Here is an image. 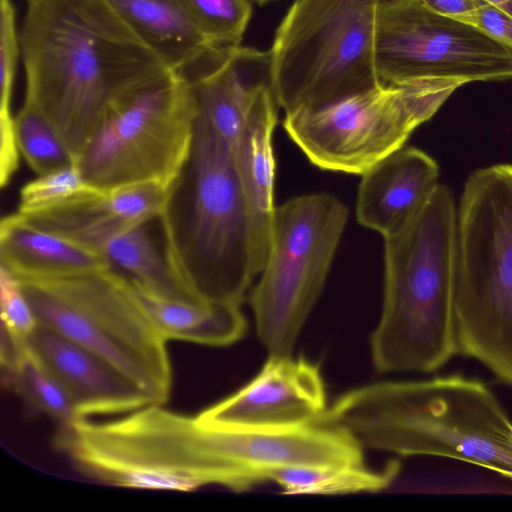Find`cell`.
I'll return each instance as SVG.
<instances>
[{
    "instance_id": "obj_2",
    "label": "cell",
    "mask_w": 512,
    "mask_h": 512,
    "mask_svg": "<svg viewBox=\"0 0 512 512\" xmlns=\"http://www.w3.org/2000/svg\"><path fill=\"white\" fill-rule=\"evenodd\" d=\"M324 415L363 448L453 458L512 481V421L481 380L454 373L367 384Z\"/></svg>"
},
{
    "instance_id": "obj_8",
    "label": "cell",
    "mask_w": 512,
    "mask_h": 512,
    "mask_svg": "<svg viewBox=\"0 0 512 512\" xmlns=\"http://www.w3.org/2000/svg\"><path fill=\"white\" fill-rule=\"evenodd\" d=\"M380 0H295L272 47L276 98L286 114L316 109L381 83L374 63Z\"/></svg>"
},
{
    "instance_id": "obj_23",
    "label": "cell",
    "mask_w": 512,
    "mask_h": 512,
    "mask_svg": "<svg viewBox=\"0 0 512 512\" xmlns=\"http://www.w3.org/2000/svg\"><path fill=\"white\" fill-rule=\"evenodd\" d=\"M14 121L20 154L38 176L75 165L62 137L42 114L23 105Z\"/></svg>"
},
{
    "instance_id": "obj_6",
    "label": "cell",
    "mask_w": 512,
    "mask_h": 512,
    "mask_svg": "<svg viewBox=\"0 0 512 512\" xmlns=\"http://www.w3.org/2000/svg\"><path fill=\"white\" fill-rule=\"evenodd\" d=\"M18 280L39 324L101 357L151 404L168 402L173 373L167 340L121 274L109 268Z\"/></svg>"
},
{
    "instance_id": "obj_9",
    "label": "cell",
    "mask_w": 512,
    "mask_h": 512,
    "mask_svg": "<svg viewBox=\"0 0 512 512\" xmlns=\"http://www.w3.org/2000/svg\"><path fill=\"white\" fill-rule=\"evenodd\" d=\"M196 114L188 81L168 71L108 103L75 165L101 190L142 182L168 189L188 159Z\"/></svg>"
},
{
    "instance_id": "obj_27",
    "label": "cell",
    "mask_w": 512,
    "mask_h": 512,
    "mask_svg": "<svg viewBox=\"0 0 512 512\" xmlns=\"http://www.w3.org/2000/svg\"><path fill=\"white\" fill-rule=\"evenodd\" d=\"M19 52L15 7L11 0H0V120L14 118L11 98Z\"/></svg>"
},
{
    "instance_id": "obj_1",
    "label": "cell",
    "mask_w": 512,
    "mask_h": 512,
    "mask_svg": "<svg viewBox=\"0 0 512 512\" xmlns=\"http://www.w3.org/2000/svg\"><path fill=\"white\" fill-rule=\"evenodd\" d=\"M23 105L57 130L74 162L108 103L170 70L106 0H26Z\"/></svg>"
},
{
    "instance_id": "obj_11",
    "label": "cell",
    "mask_w": 512,
    "mask_h": 512,
    "mask_svg": "<svg viewBox=\"0 0 512 512\" xmlns=\"http://www.w3.org/2000/svg\"><path fill=\"white\" fill-rule=\"evenodd\" d=\"M462 85L447 79L382 83L320 108L286 114L283 127L315 166L362 175L403 147Z\"/></svg>"
},
{
    "instance_id": "obj_16",
    "label": "cell",
    "mask_w": 512,
    "mask_h": 512,
    "mask_svg": "<svg viewBox=\"0 0 512 512\" xmlns=\"http://www.w3.org/2000/svg\"><path fill=\"white\" fill-rule=\"evenodd\" d=\"M278 107L274 88L264 91L255 102L234 147L248 210L254 276L263 271L268 258L276 208L273 202L275 161L272 133Z\"/></svg>"
},
{
    "instance_id": "obj_12",
    "label": "cell",
    "mask_w": 512,
    "mask_h": 512,
    "mask_svg": "<svg viewBox=\"0 0 512 512\" xmlns=\"http://www.w3.org/2000/svg\"><path fill=\"white\" fill-rule=\"evenodd\" d=\"M374 63L381 83L512 79V50L477 27L428 10L419 0H380Z\"/></svg>"
},
{
    "instance_id": "obj_18",
    "label": "cell",
    "mask_w": 512,
    "mask_h": 512,
    "mask_svg": "<svg viewBox=\"0 0 512 512\" xmlns=\"http://www.w3.org/2000/svg\"><path fill=\"white\" fill-rule=\"evenodd\" d=\"M131 32L170 71L182 73L214 47L180 0H106Z\"/></svg>"
},
{
    "instance_id": "obj_24",
    "label": "cell",
    "mask_w": 512,
    "mask_h": 512,
    "mask_svg": "<svg viewBox=\"0 0 512 512\" xmlns=\"http://www.w3.org/2000/svg\"><path fill=\"white\" fill-rule=\"evenodd\" d=\"M186 12L214 46H239L252 14L249 0H180Z\"/></svg>"
},
{
    "instance_id": "obj_3",
    "label": "cell",
    "mask_w": 512,
    "mask_h": 512,
    "mask_svg": "<svg viewBox=\"0 0 512 512\" xmlns=\"http://www.w3.org/2000/svg\"><path fill=\"white\" fill-rule=\"evenodd\" d=\"M157 219L183 288L197 301L240 305L254 277L248 210L233 147L198 112L188 159Z\"/></svg>"
},
{
    "instance_id": "obj_5",
    "label": "cell",
    "mask_w": 512,
    "mask_h": 512,
    "mask_svg": "<svg viewBox=\"0 0 512 512\" xmlns=\"http://www.w3.org/2000/svg\"><path fill=\"white\" fill-rule=\"evenodd\" d=\"M458 353L512 385V164L475 170L457 209Z\"/></svg>"
},
{
    "instance_id": "obj_7",
    "label": "cell",
    "mask_w": 512,
    "mask_h": 512,
    "mask_svg": "<svg viewBox=\"0 0 512 512\" xmlns=\"http://www.w3.org/2000/svg\"><path fill=\"white\" fill-rule=\"evenodd\" d=\"M54 442L82 474L107 485L179 492L218 486L202 424L164 405L106 421L77 419L59 427Z\"/></svg>"
},
{
    "instance_id": "obj_13",
    "label": "cell",
    "mask_w": 512,
    "mask_h": 512,
    "mask_svg": "<svg viewBox=\"0 0 512 512\" xmlns=\"http://www.w3.org/2000/svg\"><path fill=\"white\" fill-rule=\"evenodd\" d=\"M319 367L289 356L269 358L245 386L197 416L206 425L289 428L318 419L326 411Z\"/></svg>"
},
{
    "instance_id": "obj_30",
    "label": "cell",
    "mask_w": 512,
    "mask_h": 512,
    "mask_svg": "<svg viewBox=\"0 0 512 512\" xmlns=\"http://www.w3.org/2000/svg\"><path fill=\"white\" fill-rule=\"evenodd\" d=\"M512 16V0H483Z\"/></svg>"
},
{
    "instance_id": "obj_17",
    "label": "cell",
    "mask_w": 512,
    "mask_h": 512,
    "mask_svg": "<svg viewBox=\"0 0 512 512\" xmlns=\"http://www.w3.org/2000/svg\"><path fill=\"white\" fill-rule=\"evenodd\" d=\"M0 257L18 279L93 272L111 268L97 251L47 231L20 212L0 223Z\"/></svg>"
},
{
    "instance_id": "obj_22",
    "label": "cell",
    "mask_w": 512,
    "mask_h": 512,
    "mask_svg": "<svg viewBox=\"0 0 512 512\" xmlns=\"http://www.w3.org/2000/svg\"><path fill=\"white\" fill-rule=\"evenodd\" d=\"M1 368L7 386L34 412L52 418L59 427L80 419L62 385L23 345L11 362Z\"/></svg>"
},
{
    "instance_id": "obj_21",
    "label": "cell",
    "mask_w": 512,
    "mask_h": 512,
    "mask_svg": "<svg viewBox=\"0 0 512 512\" xmlns=\"http://www.w3.org/2000/svg\"><path fill=\"white\" fill-rule=\"evenodd\" d=\"M399 470L390 462L380 470L364 465L324 468L290 467L275 471L271 481L286 494L337 495L375 492L388 487Z\"/></svg>"
},
{
    "instance_id": "obj_14",
    "label": "cell",
    "mask_w": 512,
    "mask_h": 512,
    "mask_svg": "<svg viewBox=\"0 0 512 512\" xmlns=\"http://www.w3.org/2000/svg\"><path fill=\"white\" fill-rule=\"evenodd\" d=\"M23 346L62 385L79 418L124 415L151 404L101 357L42 324Z\"/></svg>"
},
{
    "instance_id": "obj_28",
    "label": "cell",
    "mask_w": 512,
    "mask_h": 512,
    "mask_svg": "<svg viewBox=\"0 0 512 512\" xmlns=\"http://www.w3.org/2000/svg\"><path fill=\"white\" fill-rule=\"evenodd\" d=\"M469 24L512 50V16L501 9L483 2Z\"/></svg>"
},
{
    "instance_id": "obj_4",
    "label": "cell",
    "mask_w": 512,
    "mask_h": 512,
    "mask_svg": "<svg viewBox=\"0 0 512 512\" xmlns=\"http://www.w3.org/2000/svg\"><path fill=\"white\" fill-rule=\"evenodd\" d=\"M457 252V208L439 184L413 222L385 239L383 308L370 336L377 371L430 373L458 354Z\"/></svg>"
},
{
    "instance_id": "obj_19",
    "label": "cell",
    "mask_w": 512,
    "mask_h": 512,
    "mask_svg": "<svg viewBox=\"0 0 512 512\" xmlns=\"http://www.w3.org/2000/svg\"><path fill=\"white\" fill-rule=\"evenodd\" d=\"M127 282L152 325L167 341L225 347L239 341L247 330L240 305L166 298Z\"/></svg>"
},
{
    "instance_id": "obj_15",
    "label": "cell",
    "mask_w": 512,
    "mask_h": 512,
    "mask_svg": "<svg viewBox=\"0 0 512 512\" xmlns=\"http://www.w3.org/2000/svg\"><path fill=\"white\" fill-rule=\"evenodd\" d=\"M438 177V164L430 155L401 147L362 174L358 222L384 239L400 233L425 207L439 185Z\"/></svg>"
},
{
    "instance_id": "obj_26",
    "label": "cell",
    "mask_w": 512,
    "mask_h": 512,
    "mask_svg": "<svg viewBox=\"0 0 512 512\" xmlns=\"http://www.w3.org/2000/svg\"><path fill=\"white\" fill-rule=\"evenodd\" d=\"M1 333L22 344L38 325L34 310L19 280L0 265Z\"/></svg>"
},
{
    "instance_id": "obj_25",
    "label": "cell",
    "mask_w": 512,
    "mask_h": 512,
    "mask_svg": "<svg viewBox=\"0 0 512 512\" xmlns=\"http://www.w3.org/2000/svg\"><path fill=\"white\" fill-rule=\"evenodd\" d=\"M87 186L76 165L39 175L21 188L18 212L26 215L50 208Z\"/></svg>"
},
{
    "instance_id": "obj_20",
    "label": "cell",
    "mask_w": 512,
    "mask_h": 512,
    "mask_svg": "<svg viewBox=\"0 0 512 512\" xmlns=\"http://www.w3.org/2000/svg\"><path fill=\"white\" fill-rule=\"evenodd\" d=\"M149 223L111 235L96 251L113 270L151 293L171 299L197 301L177 280L165 251L161 252L150 233Z\"/></svg>"
},
{
    "instance_id": "obj_29",
    "label": "cell",
    "mask_w": 512,
    "mask_h": 512,
    "mask_svg": "<svg viewBox=\"0 0 512 512\" xmlns=\"http://www.w3.org/2000/svg\"><path fill=\"white\" fill-rule=\"evenodd\" d=\"M428 10L469 24L483 0H419Z\"/></svg>"
},
{
    "instance_id": "obj_10",
    "label": "cell",
    "mask_w": 512,
    "mask_h": 512,
    "mask_svg": "<svg viewBox=\"0 0 512 512\" xmlns=\"http://www.w3.org/2000/svg\"><path fill=\"white\" fill-rule=\"evenodd\" d=\"M347 218V207L328 193L299 196L275 208L268 258L250 294L256 332L269 355L292 354Z\"/></svg>"
},
{
    "instance_id": "obj_31",
    "label": "cell",
    "mask_w": 512,
    "mask_h": 512,
    "mask_svg": "<svg viewBox=\"0 0 512 512\" xmlns=\"http://www.w3.org/2000/svg\"><path fill=\"white\" fill-rule=\"evenodd\" d=\"M254 1H256L260 5H263V4L267 3V2L274 1V0H254Z\"/></svg>"
}]
</instances>
